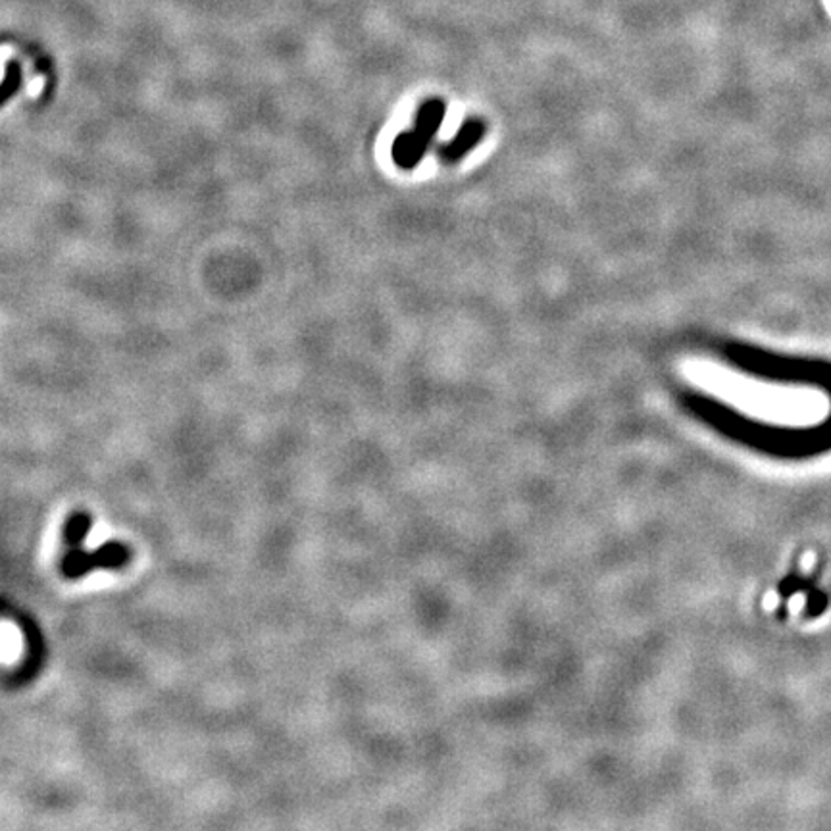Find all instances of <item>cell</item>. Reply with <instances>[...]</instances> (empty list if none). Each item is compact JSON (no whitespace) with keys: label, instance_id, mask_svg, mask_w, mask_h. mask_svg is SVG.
Segmentation results:
<instances>
[{"label":"cell","instance_id":"cell-1","mask_svg":"<svg viewBox=\"0 0 831 831\" xmlns=\"http://www.w3.org/2000/svg\"><path fill=\"white\" fill-rule=\"evenodd\" d=\"M441 116H443V106L439 102H431L426 109L422 110L420 132L404 135L403 139H398V145L395 148L398 162H403L404 166H412V164L420 160L426 141H428L426 137L429 133L436 132L437 125L441 122Z\"/></svg>","mask_w":831,"mask_h":831},{"label":"cell","instance_id":"cell-2","mask_svg":"<svg viewBox=\"0 0 831 831\" xmlns=\"http://www.w3.org/2000/svg\"><path fill=\"white\" fill-rule=\"evenodd\" d=\"M480 137V125L475 124V122H472V124L468 125L467 130H464V133H460V141H457L454 145H451L449 147V158H452V156H459L464 148L470 147V145H474L475 139Z\"/></svg>","mask_w":831,"mask_h":831}]
</instances>
